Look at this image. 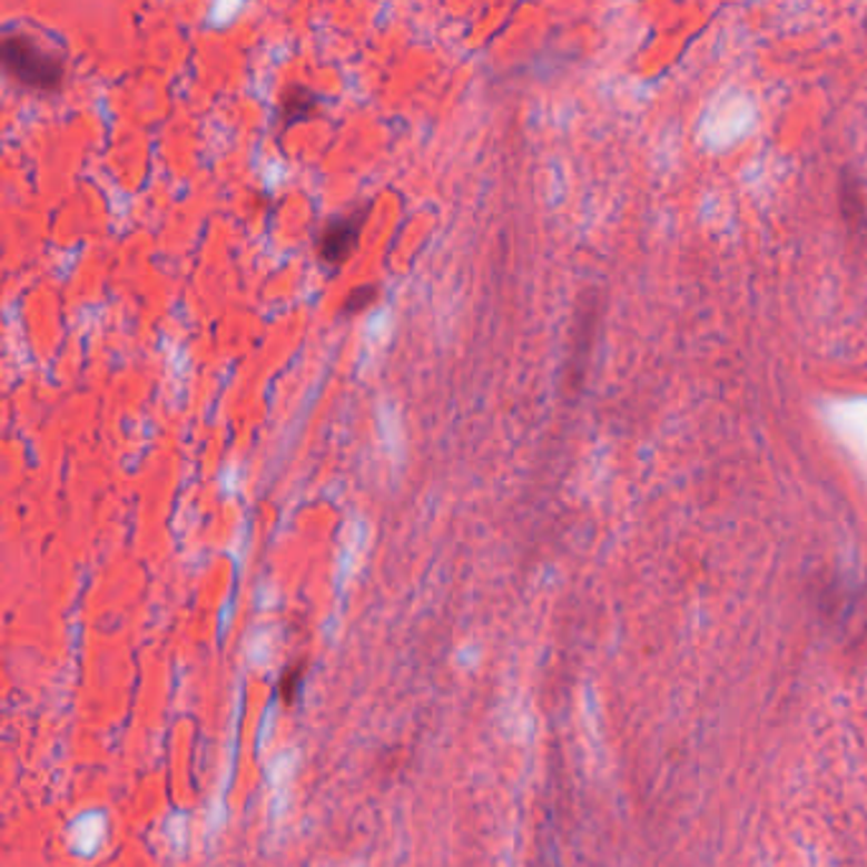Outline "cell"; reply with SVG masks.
<instances>
[{"label":"cell","mask_w":867,"mask_h":867,"mask_svg":"<svg viewBox=\"0 0 867 867\" xmlns=\"http://www.w3.org/2000/svg\"><path fill=\"white\" fill-rule=\"evenodd\" d=\"M0 57H3L8 75L18 85L36 89V92L59 89L65 79V61L29 33H8L0 47Z\"/></svg>","instance_id":"1"},{"label":"cell","mask_w":867,"mask_h":867,"mask_svg":"<svg viewBox=\"0 0 867 867\" xmlns=\"http://www.w3.org/2000/svg\"><path fill=\"white\" fill-rule=\"evenodd\" d=\"M364 221H366V209L338 214V217L328 219L316 239L321 260L331 267H338L342 263H346L356 249V243H359Z\"/></svg>","instance_id":"2"},{"label":"cell","mask_w":867,"mask_h":867,"mask_svg":"<svg viewBox=\"0 0 867 867\" xmlns=\"http://www.w3.org/2000/svg\"><path fill=\"white\" fill-rule=\"evenodd\" d=\"M318 95L313 92V89L303 85H290L280 97V122L295 125L311 120L318 110Z\"/></svg>","instance_id":"3"},{"label":"cell","mask_w":867,"mask_h":867,"mask_svg":"<svg viewBox=\"0 0 867 867\" xmlns=\"http://www.w3.org/2000/svg\"><path fill=\"white\" fill-rule=\"evenodd\" d=\"M595 318H598V308L590 303V306H585L583 311H580V321H578V328H575V344H573V354L575 359L570 362V372H573V387H578L580 384V377H583V370H585V356L590 352V344H593V326H595Z\"/></svg>","instance_id":"4"},{"label":"cell","mask_w":867,"mask_h":867,"mask_svg":"<svg viewBox=\"0 0 867 867\" xmlns=\"http://www.w3.org/2000/svg\"><path fill=\"white\" fill-rule=\"evenodd\" d=\"M377 295H380L377 285H356V288L348 290V295L344 298V313L346 316H356V313L374 306Z\"/></svg>","instance_id":"5"}]
</instances>
